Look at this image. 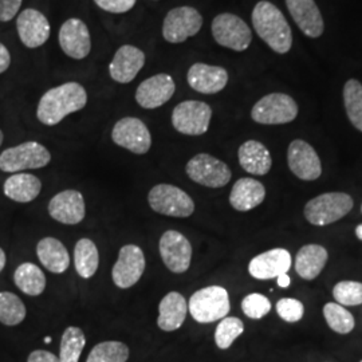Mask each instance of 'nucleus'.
I'll list each match as a JSON object with an SVG mask.
<instances>
[{
  "instance_id": "obj_1",
  "label": "nucleus",
  "mask_w": 362,
  "mask_h": 362,
  "mask_svg": "<svg viewBox=\"0 0 362 362\" xmlns=\"http://www.w3.org/2000/svg\"><path fill=\"white\" fill-rule=\"evenodd\" d=\"M88 104V93L78 82H66L46 91L37 107V117L46 127L58 125L71 113L82 110Z\"/></svg>"
},
{
  "instance_id": "obj_2",
  "label": "nucleus",
  "mask_w": 362,
  "mask_h": 362,
  "mask_svg": "<svg viewBox=\"0 0 362 362\" xmlns=\"http://www.w3.org/2000/svg\"><path fill=\"white\" fill-rule=\"evenodd\" d=\"M251 19L259 38L266 42L272 52L286 54L291 50V27L287 23L284 13L272 1L260 0L257 3L251 13Z\"/></svg>"
},
{
  "instance_id": "obj_3",
  "label": "nucleus",
  "mask_w": 362,
  "mask_h": 362,
  "mask_svg": "<svg viewBox=\"0 0 362 362\" xmlns=\"http://www.w3.org/2000/svg\"><path fill=\"white\" fill-rule=\"evenodd\" d=\"M231 303L228 291L220 286H208L196 291L188 302V310L199 324H212L227 317Z\"/></svg>"
},
{
  "instance_id": "obj_4",
  "label": "nucleus",
  "mask_w": 362,
  "mask_h": 362,
  "mask_svg": "<svg viewBox=\"0 0 362 362\" xmlns=\"http://www.w3.org/2000/svg\"><path fill=\"white\" fill-rule=\"evenodd\" d=\"M354 202L345 192H327L320 194L305 206V218L318 227L333 224L345 218L353 209Z\"/></svg>"
},
{
  "instance_id": "obj_5",
  "label": "nucleus",
  "mask_w": 362,
  "mask_h": 362,
  "mask_svg": "<svg viewBox=\"0 0 362 362\" xmlns=\"http://www.w3.org/2000/svg\"><path fill=\"white\" fill-rule=\"evenodd\" d=\"M52 153L45 145L37 141H26L1 152L0 170L16 173L28 169L43 168L49 165Z\"/></svg>"
},
{
  "instance_id": "obj_6",
  "label": "nucleus",
  "mask_w": 362,
  "mask_h": 362,
  "mask_svg": "<svg viewBox=\"0 0 362 362\" xmlns=\"http://www.w3.org/2000/svg\"><path fill=\"white\" fill-rule=\"evenodd\" d=\"M151 208L164 216L188 218L194 212L192 197L179 187L170 184H157L148 194Z\"/></svg>"
},
{
  "instance_id": "obj_7",
  "label": "nucleus",
  "mask_w": 362,
  "mask_h": 362,
  "mask_svg": "<svg viewBox=\"0 0 362 362\" xmlns=\"http://www.w3.org/2000/svg\"><path fill=\"white\" fill-rule=\"evenodd\" d=\"M298 116L296 100L284 93H272L260 98L251 110V118L262 125H284Z\"/></svg>"
},
{
  "instance_id": "obj_8",
  "label": "nucleus",
  "mask_w": 362,
  "mask_h": 362,
  "mask_svg": "<svg viewBox=\"0 0 362 362\" xmlns=\"http://www.w3.org/2000/svg\"><path fill=\"white\" fill-rule=\"evenodd\" d=\"M212 35L216 43L233 52H245L252 42V31L238 15L219 13L212 21Z\"/></svg>"
},
{
  "instance_id": "obj_9",
  "label": "nucleus",
  "mask_w": 362,
  "mask_h": 362,
  "mask_svg": "<svg viewBox=\"0 0 362 362\" xmlns=\"http://www.w3.org/2000/svg\"><path fill=\"white\" fill-rule=\"evenodd\" d=\"M191 180L208 188H221L231 180V169L219 158L208 153H199L192 157L185 167Z\"/></svg>"
},
{
  "instance_id": "obj_10",
  "label": "nucleus",
  "mask_w": 362,
  "mask_h": 362,
  "mask_svg": "<svg viewBox=\"0 0 362 362\" xmlns=\"http://www.w3.org/2000/svg\"><path fill=\"white\" fill-rule=\"evenodd\" d=\"M212 109L203 101H184L172 112V125L181 134L202 136L207 133Z\"/></svg>"
},
{
  "instance_id": "obj_11",
  "label": "nucleus",
  "mask_w": 362,
  "mask_h": 362,
  "mask_svg": "<svg viewBox=\"0 0 362 362\" xmlns=\"http://www.w3.org/2000/svg\"><path fill=\"white\" fill-rule=\"evenodd\" d=\"M203 27V16L194 7L181 6L170 10L163 22V37L169 43H182Z\"/></svg>"
},
{
  "instance_id": "obj_12",
  "label": "nucleus",
  "mask_w": 362,
  "mask_h": 362,
  "mask_svg": "<svg viewBox=\"0 0 362 362\" xmlns=\"http://www.w3.org/2000/svg\"><path fill=\"white\" fill-rule=\"evenodd\" d=\"M113 143L134 155H145L152 146V136L140 118L124 117L112 130Z\"/></svg>"
},
{
  "instance_id": "obj_13",
  "label": "nucleus",
  "mask_w": 362,
  "mask_h": 362,
  "mask_svg": "<svg viewBox=\"0 0 362 362\" xmlns=\"http://www.w3.org/2000/svg\"><path fill=\"white\" fill-rule=\"evenodd\" d=\"M158 250L160 257L169 272L182 274L191 267L192 246L191 242L179 231L169 230L163 233Z\"/></svg>"
},
{
  "instance_id": "obj_14",
  "label": "nucleus",
  "mask_w": 362,
  "mask_h": 362,
  "mask_svg": "<svg viewBox=\"0 0 362 362\" xmlns=\"http://www.w3.org/2000/svg\"><path fill=\"white\" fill-rule=\"evenodd\" d=\"M146 260L143 250L134 245L121 247L116 264L112 270V279L119 288H130L136 285L145 272Z\"/></svg>"
},
{
  "instance_id": "obj_15",
  "label": "nucleus",
  "mask_w": 362,
  "mask_h": 362,
  "mask_svg": "<svg viewBox=\"0 0 362 362\" xmlns=\"http://www.w3.org/2000/svg\"><path fill=\"white\" fill-rule=\"evenodd\" d=\"M288 168L303 181H314L322 175L320 156L310 144L303 140H294L287 151Z\"/></svg>"
},
{
  "instance_id": "obj_16",
  "label": "nucleus",
  "mask_w": 362,
  "mask_h": 362,
  "mask_svg": "<svg viewBox=\"0 0 362 362\" xmlns=\"http://www.w3.org/2000/svg\"><path fill=\"white\" fill-rule=\"evenodd\" d=\"M58 40L62 52L73 59H85L91 52V38L86 23L78 18H70L59 28Z\"/></svg>"
},
{
  "instance_id": "obj_17",
  "label": "nucleus",
  "mask_w": 362,
  "mask_h": 362,
  "mask_svg": "<svg viewBox=\"0 0 362 362\" xmlns=\"http://www.w3.org/2000/svg\"><path fill=\"white\" fill-rule=\"evenodd\" d=\"M16 30L21 42L28 49H38L43 46L52 33V27L45 16L35 8H27L19 13L16 19Z\"/></svg>"
},
{
  "instance_id": "obj_18",
  "label": "nucleus",
  "mask_w": 362,
  "mask_h": 362,
  "mask_svg": "<svg viewBox=\"0 0 362 362\" xmlns=\"http://www.w3.org/2000/svg\"><path fill=\"white\" fill-rule=\"evenodd\" d=\"M176 91L175 79L161 73L143 81L136 90V101L144 109H157L167 104Z\"/></svg>"
},
{
  "instance_id": "obj_19",
  "label": "nucleus",
  "mask_w": 362,
  "mask_h": 362,
  "mask_svg": "<svg viewBox=\"0 0 362 362\" xmlns=\"http://www.w3.org/2000/svg\"><path fill=\"white\" fill-rule=\"evenodd\" d=\"M49 214L52 219L67 224L76 226L85 219L86 207L85 199L76 189H67L55 194L49 203Z\"/></svg>"
},
{
  "instance_id": "obj_20",
  "label": "nucleus",
  "mask_w": 362,
  "mask_h": 362,
  "mask_svg": "<svg viewBox=\"0 0 362 362\" xmlns=\"http://www.w3.org/2000/svg\"><path fill=\"white\" fill-rule=\"evenodd\" d=\"M291 255L285 248H272L255 258L248 264V272L259 281H267L287 274L291 267Z\"/></svg>"
},
{
  "instance_id": "obj_21",
  "label": "nucleus",
  "mask_w": 362,
  "mask_h": 362,
  "mask_svg": "<svg viewBox=\"0 0 362 362\" xmlns=\"http://www.w3.org/2000/svg\"><path fill=\"white\" fill-rule=\"evenodd\" d=\"M145 52L136 46L124 45L117 50L110 65L109 74L118 83H129L145 65Z\"/></svg>"
},
{
  "instance_id": "obj_22",
  "label": "nucleus",
  "mask_w": 362,
  "mask_h": 362,
  "mask_svg": "<svg viewBox=\"0 0 362 362\" xmlns=\"http://www.w3.org/2000/svg\"><path fill=\"white\" fill-rule=\"evenodd\" d=\"M188 85L202 94H216L228 83V73L221 66L197 62L189 67L187 74Z\"/></svg>"
},
{
  "instance_id": "obj_23",
  "label": "nucleus",
  "mask_w": 362,
  "mask_h": 362,
  "mask_svg": "<svg viewBox=\"0 0 362 362\" xmlns=\"http://www.w3.org/2000/svg\"><path fill=\"white\" fill-rule=\"evenodd\" d=\"M286 6L293 21L306 37L320 38L324 34V19L314 0H286Z\"/></svg>"
},
{
  "instance_id": "obj_24",
  "label": "nucleus",
  "mask_w": 362,
  "mask_h": 362,
  "mask_svg": "<svg viewBox=\"0 0 362 362\" xmlns=\"http://www.w3.org/2000/svg\"><path fill=\"white\" fill-rule=\"evenodd\" d=\"M188 314V302L177 291H170L158 305L157 325L164 332L180 329Z\"/></svg>"
},
{
  "instance_id": "obj_25",
  "label": "nucleus",
  "mask_w": 362,
  "mask_h": 362,
  "mask_svg": "<svg viewBox=\"0 0 362 362\" xmlns=\"http://www.w3.org/2000/svg\"><path fill=\"white\" fill-rule=\"evenodd\" d=\"M266 197V188L260 181L243 177L233 184L230 204L239 212H247L258 207Z\"/></svg>"
},
{
  "instance_id": "obj_26",
  "label": "nucleus",
  "mask_w": 362,
  "mask_h": 362,
  "mask_svg": "<svg viewBox=\"0 0 362 362\" xmlns=\"http://www.w3.org/2000/svg\"><path fill=\"white\" fill-rule=\"evenodd\" d=\"M238 157L240 167L255 176L267 175L272 167L270 151L257 140H248L242 144L238 151Z\"/></svg>"
},
{
  "instance_id": "obj_27",
  "label": "nucleus",
  "mask_w": 362,
  "mask_h": 362,
  "mask_svg": "<svg viewBox=\"0 0 362 362\" xmlns=\"http://www.w3.org/2000/svg\"><path fill=\"white\" fill-rule=\"evenodd\" d=\"M37 255L43 267L52 274H62L70 266L67 248L55 238H43L37 246Z\"/></svg>"
},
{
  "instance_id": "obj_28",
  "label": "nucleus",
  "mask_w": 362,
  "mask_h": 362,
  "mask_svg": "<svg viewBox=\"0 0 362 362\" xmlns=\"http://www.w3.org/2000/svg\"><path fill=\"white\" fill-rule=\"evenodd\" d=\"M329 259L326 248L320 245H308L298 251L296 272L305 281H314L325 269Z\"/></svg>"
},
{
  "instance_id": "obj_29",
  "label": "nucleus",
  "mask_w": 362,
  "mask_h": 362,
  "mask_svg": "<svg viewBox=\"0 0 362 362\" xmlns=\"http://www.w3.org/2000/svg\"><path fill=\"white\" fill-rule=\"evenodd\" d=\"M42 182L31 173H13L3 184V192L16 203H30L40 194Z\"/></svg>"
},
{
  "instance_id": "obj_30",
  "label": "nucleus",
  "mask_w": 362,
  "mask_h": 362,
  "mask_svg": "<svg viewBox=\"0 0 362 362\" xmlns=\"http://www.w3.org/2000/svg\"><path fill=\"white\" fill-rule=\"evenodd\" d=\"M16 287L30 297H38L46 288V276L34 263H22L13 272Z\"/></svg>"
},
{
  "instance_id": "obj_31",
  "label": "nucleus",
  "mask_w": 362,
  "mask_h": 362,
  "mask_svg": "<svg viewBox=\"0 0 362 362\" xmlns=\"http://www.w3.org/2000/svg\"><path fill=\"white\" fill-rule=\"evenodd\" d=\"M74 264L78 275L83 279H90L98 270L100 266V254L95 243L82 238L74 247Z\"/></svg>"
},
{
  "instance_id": "obj_32",
  "label": "nucleus",
  "mask_w": 362,
  "mask_h": 362,
  "mask_svg": "<svg viewBox=\"0 0 362 362\" xmlns=\"http://www.w3.org/2000/svg\"><path fill=\"white\" fill-rule=\"evenodd\" d=\"M86 345V337L77 326H69L62 334L59 362H78Z\"/></svg>"
},
{
  "instance_id": "obj_33",
  "label": "nucleus",
  "mask_w": 362,
  "mask_h": 362,
  "mask_svg": "<svg viewBox=\"0 0 362 362\" xmlns=\"http://www.w3.org/2000/svg\"><path fill=\"white\" fill-rule=\"evenodd\" d=\"M344 104L351 125L362 132V85L357 79H349L344 86Z\"/></svg>"
},
{
  "instance_id": "obj_34",
  "label": "nucleus",
  "mask_w": 362,
  "mask_h": 362,
  "mask_svg": "<svg viewBox=\"0 0 362 362\" xmlns=\"http://www.w3.org/2000/svg\"><path fill=\"white\" fill-rule=\"evenodd\" d=\"M27 310L23 300L10 291L0 293V322L6 326L22 324Z\"/></svg>"
},
{
  "instance_id": "obj_35",
  "label": "nucleus",
  "mask_w": 362,
  "mask_h": 362,
  "mask_svg": "<svg viewBox=\"0 0 362 362\" xmlns=\"http://www.w3.org/2000/svg\"><path fill=\"white\" fill-rule=\"evenodd\" d=\"M129 348L119 341H105L91 349L86 362H127Z\"/></svg>"
},
{
  "instance_id": "obj_36",
  "label": "nucleus",
  "mask_w": 362,
  "mask_h": 362,
  "mask_svg": "<svg viewBox=\"0 0 362 362\" xmlns=\"http://www.w3.org/2000/svg\"><path fill=\"white\" fill-rule=\"evenodd\" d=\"M324 317L329 327L338 334H349L354 329L356 321L351 313L346 310L344 306L334 302L326 303L324 308Z\"/></svg>"
},
{
  "instance_id": "obj_37",
  "label": "nucleus",
  "mask_w": 362,
  "mask_h": 362,
  "mask_svg": "<svg viewBox=\"0 0 362 362\" xmlns=\"http://www.w3.org/2000/svg\"><path fill=\"white\" fill-rule=\"evenodd\" d=\"M243 332H245V324L242 322V320L236 317H226L220 320L219 325L216 326V330H215L216 346L221 350L231 348L236 338L242 336Z\"/></svg>"
},
{
  "instance_id": "obj_38",
  "label": "nucleus",
  "mask_w": 362,
  "mask_h": 362,
  "mask_svg": "<svg viewBox=\"0 0 362 362\" xmlns=\"http://www.w3.org/2000/svg\"><path fill=\"white\" fill-rule=\"evenodd\" d=\"M333 297L341 306L362 305V284L354 281H342L334 286Z\"/></svg>"
},
{
  "instance_id": "obj_39",
  "label": "nucleus",
  "mask_w": 362,
  "mask_h": 362,
  "mask_svg": "<svg viewBox=\"0 0 362 362\" xmlns=\"http://www.w3.org/2000/svg\"><path fill=\"white\" fill-rule=\"evenodd\" d=\"M242 310L251 320H262L272 310V302L259 293H252L242 300Z\"/></svg>"
},
{
  "instance_id": "obj_40",
  "label": "nucleus",
  "mask_w": 362,
  "mask_h": 362,
  "mask_svg": "<svg viewBox=\"0 0 362 362\" xmlns=\"http://www.w3.org/2000/svg\"><path fill=\"white\" fill-rule=\"evenodd\" d=\"M276 313L286 322L296 324L303 318L305 306L294 298H282L276 302Z\"/></svg>"
},
{
  "instance_id": "obj_41",
  "label": "nucleus",
  "mask_w": 362,
  "mask_h": 362,
  "mask_svg": "<svg viewBox=\"0 0 362 362\" xmlns=\"http://www.w3.org/2000/svg\"><path fill=\"white\" fill-rule=\"evenodd\" d=\"M94 1L101 10L110 13H129L137 3V0H94Z\"/></svg>"
},
{
  "instance_id": "obj_42",
  "label": "nucleus",
  "mask_w": 362,
  "mask_h": 362,
  "mask_svg": "<svg viewBox=\"0 0 362 362\" xmlns=\"http://www.w3.org/2000/svg\"><path fill=\"white\" fill-rule=\"evenodd\" d=\"M23 0H0V22L7 23L13 21L22 7Z\"/></svg>"
},
{
  "instance_id": "obj_43",
  "label": "nucleus",
  "mask_w": 362,
  "mask_h": 362,
  "mask_svg": "<svg viewBox=\"0 0 362 362\" xmlns=\"http://www.w3.org/2000/svg\"><path fill=\"white\" fill-rule=\"evenodd\" d=\"M27 362H59V358L47 350H34L30 353Z\"/></svg>"
},
{
  "instance_id": "obj_44",
  "label": "nucleus",
  "mask_w": 362,
  "mask_h": 362,
  "mask_svg": "<svg viewBox=\"0 0 362 362\" xmlns=\"http://www.w3.org/2000/svg\"><path fill=\"white\" fill-rule=\"evenodd\" d=\"M10 65H11V54L8 52V49L0 42V74L7 71Z\"/></svg>"
},
{
  "instance_id": "obj_45",
  "label": "nucleus",
  "mask_w": 362,
  "mask_h": 362,
  "mask_svg": "<svg viewBox=\"0 0 362 362\" xmlns=\"http://www.w3.org/2000/svg\"><path fill=\"white\" fill-rule=\"evenodd\" d=\"M276 282H278L279 287L287 288V287L290 286V284H291V278L288 276V274H282V275H279V276L276 278Z\"/></svg>"
},
{
  "instance_id": "obj_46",
  "label": "nucleus",
  "mask_w": 362,
  "mask_h": 362,
  "mask_svg": "<svg viewBox=\"0 0 362 362\" xmlns=\"http://www.w3.org/2000/svg\"><path fill=\"white\" fill-rule=\"evenodd\" d=\"M6 262H7L6 252L3 251V248H0V272L4 270V267H6Z\"/></svg>"
},
{
  "instance_id": "obj_47",
  "label": "nucleus",
  "mask_w": 362,
  "mask_h": 362,
  "mask_svg": "<svg viewBox=\"0 0 362 362\" xmlns=\"http://www.w3.org/2000/svg\"><path fill=\"white\" fill-rule=\"evenodd\" d=\"M356 236L362 242V224L356 227Z\"/></svg>"
},
{
  "instance_id": "obj_48",
  "label": "nucleus",
  "mask_w": 362,
  "mask_h": 362,
  "mask_svg": "<svg viewBox=\"0 0 362 362\" xmlns=\"http://www.w3.org/2000/svg\"><path fill=\"white\" fill-rule=\"evenodd\" d=\"M3 140H4V134H3V132L0 130V146H1V144H3Z\"/></svg>"
},
{
  "instance_id": "obj_49",
  "label": "nucleus",
  "mask_w": 362,
  "mask_h": 362,
  "mask_svg": "<svg viewBox=\"0 0 362 362\" xmlns=\"http://www.w3.org/2000/svg\"><path fill=\"white\" fill-rule=\"evenodd\" d=\"M45 342H52V338H45Z\"/></svg>"
},
{
  "instance_id": "obj_50",
  "label": "nucleus",
  "mask_w": 362,
  "mask_h": 362,
  "mask_svg": "<svg viewBox=\"0 0 362 362\" xmlns=\"http://www.w3.org/2000/svg\"><path fill=\"white\" fill-rule=\"evenodd\" d=\"M361 212H362V206H361Z\"/></svg>"
},
{
  "instance_id": "obj_51",
  "label": "nucleus",
  "mask_w": 362,
  "mask_h": 362,
  "mask_svg": "<svg viewBox=\"0 0 362 362\" xmlns=\"http://www.w3.org/2000/svg\"><path fill=\"white\" fill-rule=\"evenodd\" d=\"M362 362V361H361Z\"/></svg>"
}]
</instances>
